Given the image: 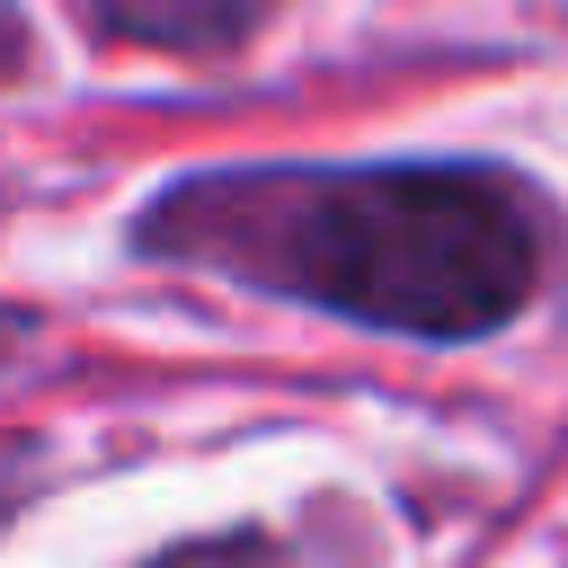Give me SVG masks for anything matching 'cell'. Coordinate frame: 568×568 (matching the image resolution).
I'll list each match as a JSON object with an SVG mask.
<instances>
[{"label":"cell","mask_w":568,"mask_h":568,"mask_svg":"<svg viewBox=\"0 0 568 568\" xmlns=\"http://www.w3.org/2000/svg\"><path fill=\"white\" fill-rule=\"evenodd\" d=\"M133 248L382 337H488L550 275V213L479 160L186 169L133 213Z\"/></svg>","instance_id":"obj_1"},{"label":"cell","mask_w":568,"mask_h":568,"mask_svg":"<svg viewBox=\"0 0 568 568\" xmlns=\"http://www.w3.org/2000/svg\"><path fill=\"white\" fill-rule=\"evenodd\" d=\"M115 44H160V53H231L275 0H80Z\"/></svg>","instance_id":"obj_2"},{"label":"cell","mask_w":568,"mask_h":568,"mask_svg":"<svg viewBox=\"0 0 568 568\" xmlns=\"http://www.w3.org/2000/svg\"><path fill=\"white\" fill-rule=\"evenodd\" d=\"M142 568H302V559L284 541H266V532H204V541H178V550H160Z\"/></svg>","instance_id":"obj_3"}]
</instances>
